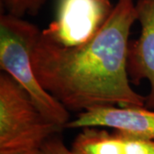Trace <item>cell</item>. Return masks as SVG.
Instances as JSON below:
<instances>
[{
  "instance_id": "7a4b0ae2",
  "label": "cell",
  "mask_w": 154,
  "mask_h": 154,
  "mask_svg": "<svg viewBox=\"0 0 154 154\" xmlns=\"http://www.w3.org/2000/svg\"><path fill=\"white\" fill-rule=\"evenodd\" d=\"M63 128L40 111L22 86L0 75V154L38 152Z\"/></svg>"
},
{
  "instance_id": "277c9868",
  "label": "cell",
  "mask_w": 154,
  "mask_h": 154,
  "mask_svg": "<svg viewBox=\"0 0 154 154\" xmlns=\"http://www.w3.org/2000/svg\"><path fill=\"white\" fill-rule=\"evenodd\" d=\"M113 8L110 0H58L54 20L41 32L63 46L82 45L99 33Z\"/></svg>"
},
{
  "instance_id": "3957f363",
  "label": "cell",
  "mask_w": 154,
  "mask_h": 154,
  "mask_svg": "<svg viewBox=\"0 0 154 154\" xmlns=\"http://www.w3.org/2000/svg\"><path fill=\"white\" fill-rule=\"evenodd\" d=\"M40 29L9 13L0 17V68L26 90L40 111L51 121L65 128L69 110L43 88L33 70L31 49Z\"/></svg>"
},
{
  "instance_id": "5b68a950",
  "label": "cell",
  "mask_w": 154,
  "mask_h": 154,
  "mask_svg": "<svg viewBox=\"0 0 154 154\" xmlns=\"http://www.w3.org/2000/svg\"><path fill=\"white\" fill-rule=\"evenodd\" d=\"M88 127H107L154 140V110L146 106H96L82 111L65 128Z\"/></svg>"
},
{
  "instance_id": "6da1fadb",
  "label": "cell",
  "mask_w": 154,
  "mask_h": 154,
  "mask_svg": "<svg viewBox=\"0 0 154 154\" xmlns=\"http://www.w3.org/2000/svg\"><path fill=\"white\" fill-rule=\"evenodd\" d=\"M136 21L134 1L118 0L99 33L82 45L63 46L39 30L31 59L40 85L69 110L146 106V97L133 89L127 69L128 38Z\"/></svg>"
},
{
  "instance_id": "52a82bcc",
  "label": "cell",
  "mask_w": 154,
  "mask_h": 154,
  "mask_svg": "<svg viewBox=\"0 0 154 154\" xmlns=\"http://www.w3.org/2000/svg\"><path fill=\"white\" fill-rule=\"evenodd\" d=\"M71 149L76 154H154V140L119 130L110 133L88 127L75 137Z\"/></svg>"
},
{
  "instance_id": "8992f818",
  "label": "cell",
  "mask_w": 154,
  "mask_h": 154,
  "mask_svg": "<svg viewBox=\"0 0 154 154\" xmlns=\"http://www.w3.org/2000/svg\"><path fill=\"white\" fill-rule=\"evenodd\" d=\"M140 33L129 42L127 69L130 82L139 85L143 80L150 83L146 107L154 109V0H137L135 4Z\"/></svg>"
},
{
  "instance_id": "ba28073f",
  "label": "cell",
  "mask_w": 154,
  "mask_h": 154,
  "mask_svg": "<svg viewBox=\"0 0 154 154\" xmlns=\"http://www.w3.org/2000/svg\"><path fill=\"white\" fill-rule=\"evenodd\" d=\"M45 3L46 0H2L7 13L19 17L37 15Z\"/></svg>"
},
{
  "instance_id": "9c48e42d",
  "label": "cell",
  "mask_w": 154,
  "mask_h": 154,
  "mask_svg": "<svg viewBox=\"0 0 154 154\" xmlns=\"http://www.w3.org/2000/svg\"><path fill=\"white\" fill-rule=\"evenodd\" d=\"M41 154H76L72 149L67 147L63 140L57 137H52L47 140L42 146Z\"/></svg>"
},
{
  "instance_id": "30bf717a",
  "label": "cell",
  "mask_w": 154,
  "mask_h": 154,
  "mask_svg": "<svg viewBox=\"0 0 154 154\" xmlns=\"http://www.w3.org/2000/svg\"><path fill=\"white\" fill-rule=\"evenodd\" d=\"M28 154H41V153H40V152H33V153H28Z\"/></svg>"
}]
</instances>
